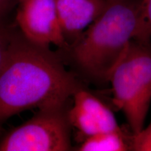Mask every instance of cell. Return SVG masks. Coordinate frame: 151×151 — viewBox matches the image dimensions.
Masks as SVG:
<instances>
[{"label":"cell","instance_id":"9c48e42d","mask_svg":"<svg viewBox=\"0 0 151 151\" xmlns=\"http://www.w3.org/2000/svg\"><path fill=\"white\" fill-rule=\"evenodd\" d=\"M134 39L151 42V0H141L139 25Z\"/></svg>","mask_w":151,"mask_h":151},{"label":"cell","instance_id":"52a82bcc","mask_svg":"<svg viewBox=\"0 0 151 151\" xmlns=\"http://www.w3.org/2000/svg\"><path fill=\"white\" fill-rule=\"evenodd\" d=\"M62 34L71 46L104 10L108 0H55Z\"/></svg>","mask_w":151,"mask_h":151},{"label":"cell","instance_id":"3957f363","mask_svg":"<svg viewBox=\"0 0 151 151\" xmlns=\"http://www.w3.org/2000/svg\"><path fill=\"white\" fill-rule=\"evenodd\" d=\"M113 101L132 134L144 127L151 103V42L134 39L109 78Z\"/></svg>","mask_w":151,"mask_h":151},{"label":"cell","instance_id":"8fae6325","mask_svg":"<svg viewBox=\"0 0 151 151\" xmlns=\"http://www.w3.org/2000/svg\"><path fill=\"white\" fill-rule=\"evenodd\" d=\"M11 36L12 35H9L7 32L0 27V68L4 60Z\"/></svg>","mask_w":151,"mask_h":151},{"label":"cell","instance_id":"5b68a950","mask_svg":"<svg viewBox=\"0 0 151 151\" xmlns=\"http://www.w3.org/2000/svg\"><path fill=\"white\" fill-rule=\"evenodd\" d=\"M16 21L22 35L35 44L62 51L69 48L62 34L55 0H20Z\"/></svg>","mask_w":151,"mask_h":151},{"label":"cell","instance_id":"ba28073f","mask_svg":"<svg viewBox=\"0 0 151 151\" xmlns=\"http://www.w3.org/2000/svg\"><path fill=\"white\" fill-rule=\"evenodd\" d=\"M130 137L122 129L97 134L82 139L76 150L128 151L131 150Z\"/></svg>","mask_w":151,"mask_h":151},{"label":"cell","instance_id":"7a4b0ae2","mask_svg":"<svg viewBox=\"0 0 151 151\" xmlns=\"http://www.w3.org/2000/svg\"><path fill=\"white\" fill-rule=\"evenodd\" d=\"M141 0H108L104 10L64 51L76 70L95 83H109L139 25Z\"/></svg>","mask_w":151,"mask_h":151},{"label":"cell","instance_id":"277c9868","mask_svg":"<svg viewBox=\"0 0 151 151\" xmlns=\"http://www.w3.org/2000/svg\"><path fill=\"white\" fill-rule=\"evenodd\" d=\"M71 128L67 106L40 109L0 139V151L71 150Z\"/></svg>","mask_w":151,"mask_h":151},{"label":"cell","instance_id":"6da1fadb","mask_svg":"<svg viewBox=\"0 0 151 151\" xmlns=\"http://www.w3.org/2000/svg\"><path fill=\"white\" fill-rule=\"evenodd\" d=\"M82 86L50 48L12 35L0 68V127L24 111L67 106Z\"/></svg>","mask_w":151,"mask_h":151},{"label":"cell","instance_id":"7c38bea8","mask_svg":"<svg viewBox=\"0 0 151 151\" xmlns=\"http://www.w3.org/2000/svg\"><path fill=\"white\" fill-rule=\"evenodd\" d=\"M11 1L12 0H0V16H1L8 9Z\"/></svg>","mask_w":151,"mask_h":151},{"label":"cell","instance_id":"30bf717a","mask_svg":"<svg viewBox=\"0 0 151 151\" xmlns=\"http://www.w3.org/2000/svg\"><path fill=\"white\" fill-rule=\"evenodd\" d=\"M131 150L151 151V122L137 134H132L130 137Z\"/></svg>","mask_w":151,"mask_h":151},{"label":"cell","instance_id":"8992f818","mask_svg":"<svg viewBox=\"0 0 151 151\" xmlns=\"http://www.w3.org/2000/svg\"><path fill=\"white\" fill-rule=\"evenodd\" d=\"M72 99L68 116L71 127L77 129L83 139L121 129L112 111L83 86L74 92Z\"/></svg>","mask_w":151,"mask_h":151}]
</instances>
